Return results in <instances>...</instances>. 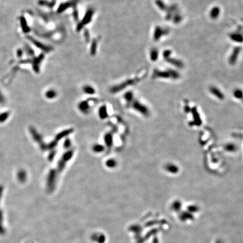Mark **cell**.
Listing matches in <instances>:
<instances>
[{
  "instance_id": "6da1fadb",
  "label": "cell",
  "mask_w": 243,
  "mask_h": 243,
  "mask_svg": "<svg viewBox=\"0 0 243 243\" xmlns=\"http://www.w3.org/2000/svg\"><path fill=\"white\" fill-rule=\"evenodd\" d=\"M93 13H94V12H93V11L92 10H90L87 12L85 17H83V19L82 21V23H81L78 26V30H81L83 28V26L89 23V22L91 20V19L92 17V15H93Z\"/></svg>"
},
{
  "instance_id": "7a4b0ae2",
  "label": "cell",
  "mask_w": 243,
  "mask_h": 243,
  "mask_svg": "<svg viewBox=\"0 0 243 243\" xmlns=\"http://www.w3.org/2000/svg\"><path fill=\"white\" fill-rule=\"evenodd\" d=\"M71 5H72V2H68L61 4L60 7L59 8V11L60 13L64 11V10H65L67 8H69L71 6Z\"/></svg>"
},
{
  "instance_id": "3957f363",
  "label": "cell",
  "mask_w": 243,
  "mask_h": 243,
  "mask_svg": "<svg viewBox=\"0 0 243 243\" xmlns=\"http://www.w3.org/2000/svg\"><path fill=\"white\" fill-rule=\"evenodd\" d=\"M79 109H81L82 111H86L87 109H89V105H88V104L86 102V101L82 102V103L80 104Z\"/></svg>"
},
{
  "instance_id": "277c9868",
  "label": "cell",
  "mask_w": 243,
  "mask_h": 243,
  "mask_svg": "<svg viewBox=\"0 0 243 243\" xmlns=\"http://www.w3.org/2000/svg\"><path fill=\"white\" fill-rule=\"evenodd\" d=\"M83 90L85 91L86 93H87V94H94V92H95L94 89L91 86H85L84 87Z\"/></svg>"
},
{
  "instance_id": "5b68a950",
  "label": "cell",
  "mask_w": 243,
  "mask_h": 243,
  "mask_svg": "<svg viewBox=\"0 0 243 243\" xmlns=\"http://www.w3.org/2000/svg\"><path fill=\"white\" fill-rule=\"evenodd\" d=\"M100 112H101V113H100V115H101V117L102 118H105V115H106V109H105V107H102L101 109V111H100Z\"/></svg>"
},
{
  "instance_id": "8992f818",
  "label": "cell",
  "mask_w": 243,
  "mask_h": 243,
  "mask_svg": "<svg viewBox=\"0 0 243 243\" xmlns=\"http://www.w3.org/2000/svg\"><path fill=\"white\" fill-rule=\"evenodd\" d=\"M107 166L110 167H113L114 166L115 164V162L114 160H109L107 162Z\"/></svg>"
},
{
  "instance_id": "52a82bcc",
  "label": "cell",
  "mask_w": 243,
  "mask_h": 243,
  "mask_svg": "<svg viewBox=\"0 0 243 243\" xmlns=\"http://www.w3.org/2000/svg\"><path fill=\"white\" fill-rule=\"evenodd\" d=\"M95 150H98V151H101V146H96L95 148Z\"/></svg>"
}]
</instances>
